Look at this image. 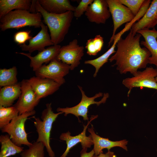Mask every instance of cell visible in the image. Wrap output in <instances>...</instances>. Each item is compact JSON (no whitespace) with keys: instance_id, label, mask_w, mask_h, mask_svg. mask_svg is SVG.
Instances as JSON below:
<instances>
[{"instance_id":"6da1fadb","label":"cell","mask_w":157,"mask_h":157,"mask_svg":"<svg viewBox=\"0 0 157 157\" xmlns=\"http://www.w3.org/2000/svg\"><path fill=\"white\" fill-rule=\"evenodd\" d=\"M141 36L138 33L134 35L130 31L125 38L121 37L118 41L117 50L108 60L110 62L115 61L112 66H117L116 69L121 74L129 72L134 76L139 69L146 68L149 64L151 54L146 48L141 47Z\"/></svg>"},{"instance_id":"7a4b0ae2","label":"cell","mask_w":157,"mask_h":157,"mask_svg":"<svg viewBox=\"0 0 157 157\" xmlns=\"http://www.w3.org/2000/svg\"><path fill=\"white\" fill-rule=\"evenodd\" d=\"M36 12H39L44 22L49 29L51 40L54 45H58L67 33L74 17L73 12L68 11L61 14L49 13L44 10L37 0H35Z\"/></svg>"},{"instance_id":"3957f363","label":"cell","mask_w":157,"mask_h":157,"mask_svg":"<svg viewBox=\"0 0 157 157\" xmlns=\"http://www.w3.org/2000/svg\"><path fill=\"white\" fill-rule=\"evenodd\" d=\"M42 17L39 12L31 13L24 10H13L0 19V28L4 31L8 29H18L27 26L40 28Z\"/></svg>"},{"instance_id":"277c9868","label":"cell","mask_w":157,"mask_h":157,"mask_svg":"<svg viewBox=\"0 0 157 157\" xmlns=\"http://www.w3.org/2000/svg\"><path fill=\"white\" fill-rule=\"evenodd\" d=\"M46 106V108L42 113V120L39 118L34 117V124L38 135L36 141L41 142L44 145L50 157H55V153L50 145L51 132L53 122L58 116L63 113H54L52 110L51 103L47 104Z\"/></svg>"},{"instance_id":"5b68a950","label":"cell","mask_w":157,"mask_h":157,"mask_svg":"<svg viewBox=\"0 0 157 157\" xmlns=\"http://www.w3.org/2000/svg\"><path fill=\"white\" fill-rule=\"evenodd\" d=\"M35 110L19 115L1 129L2 133H6L12 141L16 145L31 146L32 143L27 139V134L25 129V124L28 117L35 115Z\"/></svg>"},{"instance_id":"8992f818","label":"cell","mask_w":157,"mask_h":157,"mask_svg":"<svg viewBox=\"0 0 157 157\" xmlns=\"http://www.w3.org/2000/svg\"><path fill=\"white\" fill-rule=\"evenodd\" d=\"M78 86L82 94V98L80 103L76 105L71 107H59L56 110L58 112H61L63 113H64L65 116L71 114L76 117L78 119L79 117L81 116L84 120L88 121L89 118L88 113L89 107L92 104H96L99 106L102 103H105L109 97V94L108 93H104L101 100L99 101H96L94 100L95 99L102 97L103 95L102 93L99 92L92 97H88L85 95L82 87L79 85H78Z\"/></svg>"},{"instance_id":"52a82bcc","label":"cell","mask_w":157,"mask_h":157,"mask_svg":"<svg viewBox=\"0 0 157 157\" xmlns=\"http://www.w3.org/2000/svg\"><path fill=\"white\" fill-rule=\"evenodd\" d=\"M157 69L152 67H147L142 71H138L135 75L131 78L124 79L122 84L129 90L128 95L134 88L144 87L157 90Z\"/></svg>"},{"instance_id":"ba28073f","label":"cell","mask_w":157,"mask_h":157,"mask_svg":"<svg viewBox=\"0 0 157 157\" xmlns=\"http://www.w3.org/2000/svg\"><path fill=\"white\" fill-rule=\"evenodd\" d=\"M70 70L69 65L56 58L47 65H42L35 72L36 76L52 79L62 85L65 82L64 77L68 74Z\"/></svg>"},{"instance_id":"9c48e42d","label":"cell","mask_w":157,"mask_h":157,"mask_svg":"<svg viewBox=\"0 0 157 157\" xmlns=\"http://www.w3.org/2000/svg\"><path fill=\"white\" fill-rule=\"evenodd\" d=\"M113 22V34L109 42L108 46L113 41L116 32L123 24L130 22L135 16L127 7L120 3L119 0H106Z\"/></svg>"},{"instance_id":"30bf717a","label":"cell","mask_w":157,"mask_h":157,"mask_svg":"<svg viewBox=\"0 0 157 157\" xmlns=\"http://www.w3.org/2000/svg\"><path fill=\"white\" fill-rule=\"evenodd\" d=\"M78 40L74 39L67 45L61 47L56 59L70 66L73 70L80 63L84 55V47L78 44Z\"/></svg>"},{"instance_id":"8fae6325","label":"cell","mask_w":157,"mask_h":157,"mask_svg":"<svg viewBox=\"0 0 157 157\" xmlns=\"http://www.w3.org/2000/svg\"><path fill=\"white\" fill-rule=\"evenodd\" d=\"M21 93L16 103L13 106L19 112V115L34 110L40 102L37 96L28 81L23 79L20 82Z\"/></svg>"},{"instance_id":"7c38bea8","label":"cell","mask_w":157,"mask_h":157,"mask_svg":"<svg viewBox=\"0 0 157 157\" xmlns=\"http://www.w3.org/2000/svg\"><path fill=\"white\" fill-rule=\"evenodd\" d=\"M98 117L97 115L92 116L90 121L86 125L83 126V129L82 132L78 135L75 136L71 135V133L69 131L63 133L60 135L59 138L62 140L65 141L67 144V148L64 153L60 157H66L70 149L78 143H80L82 149H87L93 145L92 136L90 134L87 136L86 135V129L90 122Z\"/></svg>"},{"instance_id":"4fadbf2b","label":"cell","mask_w":157,"mask_h":157,"mask_svg":"<svg viewBox=\"0 0 157 157\" xmlns=\"http://www.w3.org/2000/svg\"><path fill=\"white\" fill-rule=\"evenodd\" d=\"M90 22L104 24L110 16L106 0H94L85 13Z\"/></svg>"},{"instance_id":"5bb4252c","label":"cell","mask_w":157,"mask_h":157,"mask_svg":"<svg viewBox=\"0 0 157 157\" xmlns=\"http://www.w3.org/2000/svg\"><path fill=\"white\" fill-rule=\"evenodd\" d=\"M40 27V31L29 41L28 44L20 46L22 51H28L30 53L36 50L41 51L45 49V47L54 45L48 32V27L42 21Z\"/></svg>"},{"instance_id":"9a60e30c","label":"cell","mask_w":157,"mask_h":157,"mask_svg":"<svg viewBox=\"0 0 157 157\" xmlns=\"http://www.w3.org/2000/svg\"><path fill=\"white\" fill-rule=\"evenodd\" d=\"M27 80L38 99L40 100L52 94L57 91L61 85L52 79L36 76L32 77Z\"/></svg>"},{"instance_id":"2e32d148","label":"cell","mask_w":157,"mask_h":157,"mask_svg":"<svg viewBox=\"0 0 157 157\" xmlns=\"http://www.w3.org/2000/svg\"><path fill=\"white\" fill-rule=\"evenodd\" d=\"M61 47L59 44L50 46L42 51H39L34 56H31L30 53L18 52L15 53L24 55L29 58L30 59V67L32 68L33 71L35 72L43 64H47L56 59Z\"/></svg>"},{"instance_id":"e0dca14e","label":"cell","mask_w":157,"mask_h":157,"mask_svg":"<svg viewBox=\"0 0 157 157\" xmlns=\"http://www.w3.org/2000/svg\"><path fill=\"white\" fill-rule=\"evenodd\" d=\"M157 24V0H153L143 16L132 25L130 30L135 35L138 30L153 28Z\"/></svg>"},{"instance_id":"ac0fdd59","label":"cell","mask_w":157,"mask_h":157,"mask_svg":"<svg viewBox=\"0 0 157 157\" xmlns=\"http://www.w3.org/2000/svg\"><path fill=\"white\" fill-rule=\"evenodd\" d=\"M88 131L92 136L94 145L93 150L94 155L97 156L102 153V150L104 149H107L109 151L111 148L116 147H120L127 151L126 145L128 141L126 140L113 141L110 140L108 138L101 137L95 133L92 125H91V128L88 129Z\"/></svg>"},{"instance_id":"d6986e66","label":"cell","mask_w":157,"mask_h":157,"mask_svg":"<svg viewBox=\"0 0 157 157\" xmlns=\"http://www.w3.org/2000/svg\"><path fill=\"white\" fill-rule=\"evenodd\" d=\"M137 33L141 34L144 39V41L141 42L140 44L151 53L149 64L154 65L157 69V30L155 28L152 29L144 28L138 30Z\"/></svg>"},{"instance_id":"ffe728a7","label":"cell","mask_w":157,"mask_h":157,"mask_svg":"<svg viewBox=\"0 0 157 157\" xmlns=\"http://www.w3.org/2000/svg\"><path fill=\"white\" fill-rule=\"evenodd\" d=\"M41 6L47 12L61 14L68 11L74 12L76 7L68 0H38Z\"/></svg>"},{"instance_id":"44dd1931","label":"cell","mask_w":157,"mask_h":157,"mask_svg":"<svg viewBox=\"0 0 157 157\" xmlns=\"http://www.w3.org/2000/svg\"><path fill=\"white\" fill-rule=\"evenodd\" d=\"M21 93L20 82L1 88L0 106L3 107L12 106L14 101L19 98Z\"/></svg>"},{"instance_id":"7402d4cb","label":"cell","mask_w":157,"mask_h":157,"mask_svg":"<svg viewBox=\"0 0 157 157\" xmlns=\"http://www.w3.org/2000/svg\"><path fill=\"white\" fill-rule=\"evenodd\" d=\"M33 0H0V19L13 10H26L30 12Z\"/></svg>"},{"instance_id":"603a6c76","label":"cell","mask_w":157,"mask_h":157,"mask_svg":"<svg viewBox=\"0 0 157 157\" xmlns=\"http://www.w3.org/2000/svg\"><path fill=\"white\" fill-rule=\"evenodd\" d=\"M123 33L122 32L120 31L115 35L113 38V43L112 46L104 54L96 59L85 61V64H90L95 67V71L93 75L94 77L97 76L101 67L108 62L110 56L113 53L116 52V51L115 50V48L117 43Z\"/></svg>"},{"instance_id":"cb8c5ba5","label":"cell","mask_w":157,"mask_h":157,"mask_svg":"<svg viewBox=\"0 0 157 157\" xmlns=\"http://www.w3.org/2000/svg\"><path fill=\"white\" fill-rule=\"evenodd\" d=\"M0 142V157H8L21 153L24 150V147L16 145L12 141L8 134L1 135Z\"/></svg>"},{"instance_id":"d4e9b609","label":"cell","mask_w":157,"mask_h":157,"mask_svg":"<svg viewBox=\"0 0 157 157\" xmlns=\"http://www.w3.org/2000/svg\"><path fill=\"white\" fill-rule=\"evenodd\" d=\"M17 69L13 66L8 69H0V86L1 88L5 86L15 85L17 83Z\"/></svg>"},{"instance_id":"484cf974","label":"cell","mask_w":157,"mask_h":157,"mask_svg":"<svg viewBox=\"0 0 157 157\" xmlns=\"http://www.w3.org/2000/svg\"><path fill=\"white\" fill-rule=\"evenodd\" d=\"M19 115V112L14 106L3 107L0 106V129L9 124Z\"/></svg>"},{"instance_id":"4316f807","label":"cell","mask_w":157,"mask_h":157,"mask_svg":"<svg viewBox=\"0 0 157 157\" xmlns=\"http://www.w3.org/2000/svg\"><path fill=\"white\" fill-rule=\"evenodd\" d=\"M104 43L103 38L100 35L88 39L85 47L87 53L90 56H96L101 50Z\"/></svg>"},{"instance_id":"83f0119b","label":"cell","mask_w":157,"mask_h":157,"mask_svg":"<svg viewBox=\"0 0 157 157\" xmlns=\"http://www.w3.org/2000/svg\"><path fill=\"white\" fill-rule=\"evenodd\" d=\"M44 146L41 142H34L21 153V157H44Z\"/></svg>"},{"instance_id":"f1b7e54d","label":"cell","mask_w":157,"mask_h":157,"mask_svg":"<svg viewBox=\"0 0 157 157\" xmlns=\"http://www.w3.org/2000/svg\"><path fill=\"white\" fill-rule=\"evenodd\" d=\"M119 2L128 7L136 16L139 12L144 0H119Z\"/></svg>"},{"instance_id":"f546056e","label":"cell","mask_w":157,"mask_h":157,"mask_svg":"<svg viewBox=\"0 0 157 157\" xmlns=\"http://www.w3.org/2000/svg\"><path fill=\"white\" fill-rule=\"evenodd\" d=\"M31 33V31H22L17 32L14 35V40L20 46L25 44L27 41H29L33 38Z\"/></svg>"},{"instance_id":"4dcf8cb0","label":"cell","mask_w":157,"mask_h":157,"mask_svg":"<svg viewBox=\"0 0 157 157\" xmlns=\"http://www.w3.org/2000/svg\"><path fill=\"white\" fill-rule=\"evenodd\" d=\"M93 0H82L78 5L75 8L73 12L74 17L78 18L85 13L88 6L93 2Z\"/></svg>"},{"instance_id":"1f68e13d","label":"cell","mask_w":157,"mask_h":157,"mask_svg":"<svg viewBox=\"0 0 157 157\" xmlns=\"http://www.w3.org/2000/svg\"><path fill=\"white\" fill-rule=\"evenodd\" d=\"M87 149H82L80 152V157H93L94 155L93 149L90 151L87 152Z\"/></svg>"},{"instance_id":"d6a6232c","label":"cell","mask_w":157,"mask_h":157,"mask_svg":"<svg viewBox=\"0 0 157 157\" xmlns=\"http://www.w3.org/2000/svg\"><path fill=\"white\" fill-rule=\"evenodd\" d=\"M93 157H116L114 152L110 150L105 154L101 153L97 156L94 155Z\"/></svg>"},{"instance_id":"836d02e7","label":"cell","mask_w":157,"mask_h":157,"mask_svg":"<svg viewBox=\"0 0 157 157\" xmlns=\"http://www.w3.org/2000/svg\"><path fill=\"white\" fill-rule=\"evenodd\" d=\"M156 81L157 82V76L156 77Z\"/></svg>"},{"instance_id":"e575fe53","label":"cell","mask_w":157,"mask_h":157,"mask_svg":"<svg viewBox=\"0 0 157 157\" xmlns=\"http://www.w3.org/2000/svg\"></svg>"},{"instance_id":"d590c367","label":"cell","mask_w":157,"mask_h":157,"mask_svg":"<svg viewBox=\"0 0 157 157\" xmlns=\"http://www.w3.org/2000/svg\"></svg>"}]
</instances>
